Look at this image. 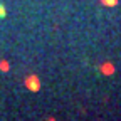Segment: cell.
Here are the masks:
<instances>
[{"label":"cell","mask_w":121,"mask_h":121,"mask_svg":"<svg viewBox=\"0 0 121 121\" xmlns=\"http://www.w3.org/2000/svg\"><path fill=\"white\" fill-rule=\"evenodd\" d=\"M101 4L106 5V7H114L118 4V0H101Z\"/></svg>","instance_id":"obj_2"},{"label":"cell","mask_w":121,"mask_h":121,"mask_svg":"<svg viewBox=\"0 0 121 121\" xmlns=\"http://www.w3.org/2000/svg\"><path fill=\"white\" fill-rule=\"evenodd\" d=\"M0 17H5V9L0 5Z\"/></svg>","instance_id":"obj_3"},{"label":"cell","mask_w":121,"mask_h":121,"mask_svg":"<svg viewBox=\"0 0 121 121\" xmlns=\"http://www.w3.org/2000/svg\"><path fill=\"white\" fill-rule=\"evenodd\" d=\"M27 86H29V89L37 91V89L40 87V82H39V79L35 78V76H30V78L27 79Z\"/></svg>","instance_id":"obj_1"}]
</instances>
